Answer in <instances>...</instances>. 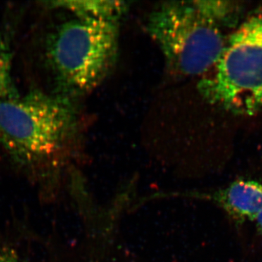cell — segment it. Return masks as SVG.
Here are the masks:
<instances>
[{
  "label": "cell",
  "mask_w": 262,
  "mask_h": 262,
  "mask_svg": "<svg viewBox=\"0 0 262 262\" xmlns=\"http://www.w3.org/2000/svg\"><path fill=\"white\" fill-rule=\"evenodd\" d=\"M146 29L169 68L182 76L208 72L225 47L218 26L204 18L192 3H164L151 12Z\"/></svg>",
  "instance_id": "cell-4"
},
{
  "label": "cell",
  "mask_w": 262,
  "mask_h": 262,
  "mask_svg": "<svg viewBox=\"0 0 262 262\" xmlns=\"http://www.w3.org/2000/svg\"><path fill=\"white\" fill-rule=\"evenodd\" d=\"M256 223V227H257L258 232L262 235V210L256 216V220H254Z\"/></svg>",
  "instance_id": "cell-10"
},
{
  "label": "cell",
  "mask_w": 262,
  "mask_h": 262,
  "mask_svg": "<svg viewBox=\"0 0 262 262\" xmlns=\"http://www.w3.org/2000/svg\"><path fill=\"white\" fill-rule=\"evenodd\" d=\"M0 262H26L20 253L10 246H0Z\"/></svg>",
  "instance_id": "cell-9"
},
{
  "label": "cell",
  "mask_w": 262,
  "mask_h": 262,
  "mask_svg": "<svg viewBox=\"0 0 262 262\" xmlns=\"http://www.w3.org/2000/svg\"><path fill=\"white\" fill-rule=\"evenodd\" d=\"M75 113L70 100L31 91L0 100V144L40 185L53 182L58 156L72 134Z\"/></svg>",
  "instance_id": "cell-1"
},
{
  "label": "cell",
  "mask_w": 262,
  "mask_h": 262,
  "mask_svg": "<svg viewBox=\"0 0 262 262\" xmlns=\"http://www.w3.org/2000/svg\"><path fill=\"white\" fill-rule=\"evenodd\" d=\"M118 42L117 21L76 17L60 24L46 45L58 85L72 94L97 87L115 64Z\"/></svg>",
  "instance_id": "cell-2"
},
{
  "label": "cell",
  "mask_w": 262,
  "mask_h": 262,
  "mask_svg": "<svg viewBox=\"0 0 262 262\" xmlns=\"http://www.w3.org/2000/svg\"><path fill=\"white\" fill-rule=\"evenodd\" d=\"M235 223L253 222L262 210V184L251 179H238L227 187L207 194Z\"/></svg>",
  "instance_id": "cell-5"
},
{
  "label": "cell",
  "mask_w": 262,
  "mask_h": 262,
  "mask_svg": "<svg viewBox=\"0 0 262 262\" xmlns=\"http://www.w3.org/2000/svg\"><path fill=\"white\" fill-rule=\"evenodd\" d=\"M213 68L198 84L203 97L233 113L262 110V14L232 34Z\"/></svg>",
  "instance_id": "cell-3"
},
{
  "label": "cell",
  "mask_w": 262,
  "mask_h": 262,
  "mask_svg": "<svg viewBox=\"0 0 262 262\" xmlns=\"http://www.w3.org/2000/svg\"><path fill=\"white\" fill-rule=\"evenodd\" d=\"M12 51L8 41L0 36V100L18 97L12 78Z\"/></svg>",
  "instance_id": "cell-7"
},
{
  "label": "cell",
  "mask_w": 262,
  "mask_h": 262,
  "mask_svg": "<svg viewBox=\"0 0 262 262\" xmlns=\"http://www.w3.org/2000/svg\"><path fill=\"white\" fill-rule=\"evenodd\" d=\"M192 3L204 18L216 26L228 19L233 10L227 2L195 1Z\"/></svg>",
  "instance_id": "cell-8"
},
{
  "label": "cell",
  "mask_w": 262,
  "mask_h": 262,
  "mask_svg": "<svg viewBox=\"0 0 262 262\" xmlns=\"http://www.w3.org/2000/svg\"><path fill=\"white\" fill-rule=\"evenodd\" d=\"M52 6L72 12L77 18L118 22L126 13L128 5L122 1H56Z\"/></svg>",
  "instance_id": "cell-6"
}]
</instances>
